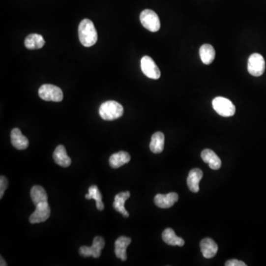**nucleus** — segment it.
Returning a JSON list of instances; mask_svg holds the SVG:
<instances>
[{"mask_svg": "<svg viewBox=\"0 0 266 266\" xmlns=\"http://www.w3.org/2000/svg\"><path fill=\"white\" fill-rule=\"evenodd\" d=\"M79 38L83 46L89 48L93 46L98 40V33L93 23L90 20L85 19L79 26Z\"/></svg>", "mask_w": 266, "mask_h": 266, "instance_id": "obj_1", "label": "nucleus"}, {"mask_svg": "<svg viewBox=\"0 0 266 266\" xmlns=\"http://www.w3.org/2000/svg\"><path fill=\"white\" fill-rule=\"evenodd\" d=\"M123 114V107L117 101H106L101 104L99 108L100 116L105 120H116L121 117Z\"/></svg>", "mask_w": 266, "mask_h": 266, "instance_id": "obj_2", "label": "nucleus"}, {"mask_svg": "<svg viewBox=\"0 0 266 266\" xmlns=\"http://www.w3.org/2000/svg\"><path fill=\"white\" fill-rule=\"evenodd\" d=\"M212 106L216 113L223 117H231L235 114V104L224 97H216L212 101Z\"/></svg>", "mask_w": 266, "mask_h": 266, "instance_id": "obj_3", "label": "nucleus"}, {"mask_svg": "<svg viewBox=\"0 0 266 266\" xmlns=\"http://www.w3.org/2000/svg\"><path fill=\"white\" fill-rule=\"evenodd\" d=\"M39 95L42 99L47 101L60 102L63 100V92L61 88L49 84L41 86L39 89Z\"/></svg>", "mask_w": 266, "mask_h": 266, "instance_id": "obj_4", "label": "nucleus"}, {"mask_svg": "<svg viewBox=\"0 0 266 266\" xmlns=\"http://www.w3.org/2000/svg\"><path fill=\"white\" fill-rule=\"evenodd\" d=\"M142 26L151 32H157L161 29V22L158 14L152 10L146 9L140 15Z\"/></svg>", "mask_w": 266, "mask_h": 266, "instance_id": "obj_5", "label": "nucleus"}, {"mask_svg": "<svg viewBox=\"0 0 266 266\" xmlns=\"http://www.w3.org/2000/svg\"><path fill=\"white\" fill-rule=\"evenodd\" d=\"M266 69V61L263 56L253 54L250 56L248 61V71L251 76L259 77L262 76Z\"/></svg>", "mask_w": 266, "mask_h": 266, "instance_id": "obj_6", "label": "nucleus"}, {"mask_svg": "<svg viewBox=\"0 0 266 266\" xmlns=\"http://www.w3.org/2000/svg\"><path fill=\"white\" fill-rule=\"evenodd\" d=\"M104 245L105 242L104 238L97 236L94 237L92 246L80 247L79 254L85 257H92L94 258H98L101 256V250L104 248Z\"/></svg>", "mask_w": 266, "mask_h": 266, "instance_id": "obj_7", "label": "nucleus"}, {"mask_svg": "<svg viewBox=\"0 0 266 266\" xmlns=\"http://www.w3.org/2000/svg\"><path fill=\"white\" fill-rule=\"evenodd\" d=\"M141 67L145 76L149 79H156L161 77V71L151 57L145 56L141 61Z\"/></svg>", "mask_w": 266, "mask_h": 266, "instance_id": "obj_8", "label": "nucleus"}, {"mask_svg": "<svg viewBox=\"0 0 266 266\" xmlns=\"http://www.w3.org/2000/svg\"><path fill=\"white\" fill-rule=\"evenodd\" d=\"M51 207L48 202L40 203L36 206V210L30 216V223L32 224L40 223L46 221L51 216Z\"/></svg>", "mask_w": 266, "mask_h": 266, "instance_id": "obj_9", "label": "nucleus"}, {"mask_svg": "<svg viewBox=\"0 0 266 266\" xmlns=\"http://www.w3.org/2000/svg\"><path fill=\"white\" fill-rule=\"evenodd\" d=\"M178 195L176 192H170L167 195L158 194L155 197L154 202L157 207L161 208H168L173 207L178 201Z\"/></svg>", "mask_w": 266, "mask_h": 266, "instance_id": "obj_10", "label": "nucleus"}, {"mask_svg": "<svg viewBox=\"0 0 266 266\" xmlns=\"http://www.w3.org/2000/svg\"><path fill=\"white\" fill-rule=\"evenodd\" d=\"M11 141L14 148L19 150H23L29 148V139L23 136L21 130L18 128H14L11 131Z\"/></svg>", "mask_w": 266, "mask_h": 266, "instance_id": "obj_11", "label": "nucleus"}, {"mask_svg": "<svg viewBox=\"0 0 266 266\" xmlns=\"http://www.w3.org/2000/svg\"><path fill=\"white\" fill-rule=\"evenodd\" d=\"M131 243V239L127 236H121L116 239L115 242V254L118 258L125 261L127 259L126 248Z\"/></svg>", "mask_w": 266, "mask_h": 266, "instance_id": "obj_12", "label": "nucleus"}, {"mask_svg": "<svg viewBox=\"0 0 266 266\" xmlns=\"http://www.w3.org/2000/svg\"><path fill=\"white\" fill-rule=\"evenodd\" d=\"M201 249L203 256L205 258H212L217 254L218 245L211 238H205L201 240Z\"/></svg>", "mask_w": 266, "mask_h": 266, "instance_id": "obj_13", "label": "nucleus"}, {"mask_svg": "<svg viewBox=\"0 0 266 266\" xmlns=\"http://www.w3.org/2000/svg\"><path fill=\"white\" fill-rule=\"evenodd\" d=\"M204 176V173L200 169H193L189 173L187 177V185L191 192H199V183Z\"/></svg>", "mask_w": 266, "mask_h": 266, "instance_id": "obj_14", "label": "nucleus"}, {"mask_svg": "<svg viewBox=\"0 0 266 266\" xmlns=\"http://www.w3.org/2000/svg\"><path fill=\"white\" fill-rule=\"evenodd\" d=\"M201 158L204 162L208 164L211 170H217L221 167V160L211 149H206L203 150Z\"/></svg>", "mask_w": 266, "mask_h": 266, "instance_id": "obj_15", "label": "nucleus"}, {"mask_svg": "<svg viewBox=\"0 0 266 266\" xmlns=\"http://www.w3.org/2000/svg\"><path fill=\"white\" fill-rule=\"evenodd\" d=\"M53 158H54V161L58 165L64 167V168L70 167L71 164V159L67 155L65 148L63 145H59L56 148L54 155H53Z\"/></svg>", "mask_w": 266, "mask_h": 266, "instance_id": "obj_16", "label": "nucleus"}, {"mask_svg": "<svg viewBox=\"0 0 266 266\" xmlns=\"http://www.w3.org/2000/svg\"><path fill=\"white\" fill-rule=\"evenodd\" d=\"M129 197H130V193L128 191L127 192H120L115 196L113 208L120 214H123L124 217H128L129 215L124 207L125 202L127 201Z\"/></svg>", "mask_w": 266, "mask_h": 266, "instance_id": "obj_17", "label": "nucleus"}, {"mask_svg": "<svg viewBox=\"0 0 266 266\" xmlns=\"http://www.w3.org/2000/svg\"><path fill=\"white\" fill-rule=\"evenodd\" d=\"M130 159L131 157L129 153L124 151H120L110 156L109 163L112 168L118 169L129 163Z\"/></svg>", "mask_w": 266, "mask_h": 266, "instance_id": "obj_18", "label": "nucleus"}, {"mask_svg": "<svg viewBox=\"0 0 266 266\" xmlns=\"http://www.w3.org/2000/svg\"><path fill=\"white\" fill-rule=\"evenodd\" d=\"M164 142L165 136L161 132H156L152 135L151 139L149 148L152 152L155 154H159L163 152L164 148Z\"/></svg>", "mask_w": 266, "mask_h": 266, "instance_id": "obj_19", "label": "nucleus"}, {"mask_svg": "<svg viewBox=\"0 0 266 266\" xmlns=\"http://www.w3.org/2000/svg\"><path fill=\"white\" fill-rule=\"evenodd\" d=\"M163 240L168 244L170 245H173V246H183L185 244L184 239L183 238L179 237L175 233L173 229L168 228V229H165L162 234Z\"/></svg>", "mask_w": 266, "mask_h": 266, "instance_id": "obj_20", "label": "nucleus"}, {"mask_svg": "<svg viewBox=\"0 0 266 266\" xmlns=\"http://www.w3.org/2000/svg\"><path fill=\"white\" fill-rule=\"evenodd\" d=\"M200 57L204 64L208 65L211 64L215 58V51L212 45L204 44L200 48Z\"/></svg>", "mask_w": 266, "mask_h": 266, "instance_id": "obj_21", "label": "nucleus"}, {"mask_svg": "<svg viewBox=\"0 0 266 266\" xmlns=\"http://www.w3.org/2000/svg\"><path fill=\"white\" fill-rule=\"evenodd\" d=\"M45 44V41L42 35L36 33L29 35L25 40V46L29 50L40 49Z\"/></svg>", "mask_w": 266, "mask_h": 266, "instance_id": "obj_22", "label": "nucleus"}, {"mask_svg": "<svg viewBox=\"0 0 266 266\" xmlns=\"http://www.w3.org/2000/svg\"><path fill=\"white\" fill-rule=\"evenodd\" d=\"M30 197L35 206L40 203L48 202V194L42 186H36L32 187L30 190Z\"/></svg>", "mask_w": 266, "mask_h": 266, "instance_id": "obj_23", "label": "nucleus"}, {"mask_svg": "<svg viewBox=\"0 0 266 266\" xmlns=\"http://www.w3.org/2000/svg\"><path fill=\"white\" fill-rule=\"evenodd\" d=\"M88 192H89L88 194L85 195V198L87 200H95V202H96V208L100 211L104 209V205L102 202V195H101L98 186L92 185L89 188Z\"/></svg>", "mask_w": 266, "mask_h": 266, "instance_id": "obj_24", "label": "nucleus"}, {"mask_svg": "<svg viewBox=\"0 0 266 266\" xmlns=\"http://www.w3.org/2000/svg\"><path fill=\"white\" fill-rule=\"evenodd\" d=\"M8 182L6 177L4 176L0 177V199H2L5 190L8 188Z\"/></svg>", "mask_w": 266, "mask_h": 266, "instance_id": "obj_25", "label": "nucleus"}, {"mask_svg": "<svg viewBox=\"0 0 266 266\" xmlns=\"http://www.w3.org/2000/svg\"><path fill=\"white\" fill-rule=\"evenodd\" d=\"M225 266H246V264H245V263H244L243 262L239 261V260H235V259H234V260H229V261L226 262V264H225Z\"/></svg>", "mask_w": 266, "mask_h": 266, "instance_id": "obj_26", "label": "nucleus"}, {"mask_svg": "<svg viewBox=\"0 0 266 266\" xmlns=\"http://www.w3.org/2000/svg\"><path fill=\"white\" fill-rule=\"evenodd\" d=\"M1 266H7L6 263H5V260H3V258H2V257H1Z\"/></svg>", "mask_w": 266, "mask_h": 266, "instance_id": "obj_27", "label": "nucleus"}]
</instances>
